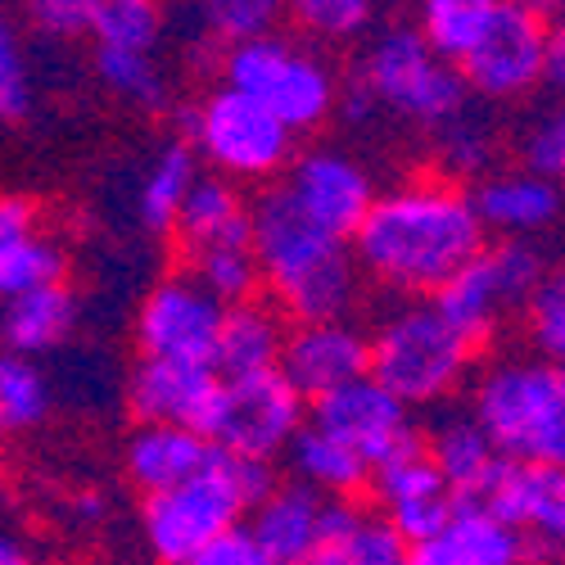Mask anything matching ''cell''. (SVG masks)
<instances>
[{
  "label": "cell",
  "instance_id": "cell-1",
  "mask_svg": "<svg viewBox=\"0 0 565 565\" xmlns=\"http://www.w3.org/2000/svg\"><path fill=\"white\" fill-rule=\"evenodd\" d=\"M484 231L476 195L452 177H416L375 200L353 235V254L375 286L407 299H435L484 249Z\"/></svg>",
  "mask_w": 565,
  "mask_h": 565
},
{
  "label": "cell",
  "instance_id": "cell-2",
  "mask_svg": "<svg viewBox=\"0 0 565 565\" xmlns=\"http://www.w3.org/2000/svg\"><path fill=\"white\" fill-rule=\"evenodd\" d=\"M254 254L267 295L295 326L335 321L358 299L353 241L312 222L286 185H267L254 200Z\"/></svg>",
  "mask_w": 565,
  "mask_h": 565
},
{
  "label": "cell",
  "instance_id": "cell-3",
  "mask_svg": "<svg viewBox=\"0 0 565 565\" xmlns=\"http://www.w3.org/2000/svg\"><path fill=\"white\" fill-rule=\"evenodd\" d=\"M271 489H276L271 461L235 457L217 448L204 476L146 498V507H140V534H146L159 565H191L204 547H213L231 530L249 525L254 507Z\"/></svg>",
  "mask_w": 565,
  "mask_h": 565
},
{
  "label": "cell",
  "instance_id": "cell-4",
  "mask_svg": "<svg viewBox=\"0 0 565 565\" xmlns=\"http://www.w3.org/2000/svg\"><path fill=\"white\" fill-rule=\"evenodd\" d=\"M470 412L515 461L565 466V371L547 358H498L476 375Z\"/></svg>",
  "mask_w": 565,
  "mask_h": 565
},
{
  "label": "cell",
  "instance_id": "cell-5",
  "mask_svg": "<svg viewBox=\"0 0 565 565\" xmlns=\"http://www.w3.org/2000/svg\"><path fill=\"white\" fill-rule=\"evenodd\" d=\"M470 344L435 303H407L375 321L371 375L407 407H435L461 390L470 375Z\"/></svg>",
  "mask_w": 565,
  "mask_h": 565
},
{
  "label": "cell",
  "instance_id": "cell-6",
  "mask_svg": "<svg viewBox=\"0 0 565 565\" xmlns=\"http://www.w3.org/2000/svg\"><path fill=\"white\" fill-rule=\"evenodd\" d=\"M222 82L271 109L295 136L321 127L344 96V82L335 77L331 60L286 32H267L222 51Z\"/></svg>",
  "mask_w": 565,
  "mask_h": 565
},
{
  "label": "cell",
  "instance_id": "cell-7",
  "mask_svg": "<svg viewBox=\"0 0 565 565\" xmlns=\"http://www.w3.org/2000/svg\"><path fill=\"white\" fill-rule=\"evenodd\" d=\"M185 140L200 154V163L213 177H226L235 185L271 181L295 168V131L280 122L271 109L249 100L235 86H213L181 114Z\"/></svg>",
  "mask_w": 565,
  "mask_h": 565
},
{
  "label": "cell",
  "instance_id": "cell-8",
  "mask_svg": "<svg viewBox=\"0 0 565 565\" xmlns=\"http://www.w3.org/2000/svg\"><path fill=\"white\" fill-rule=\"evenodd\" d=\"M358 77L375 90L381 109L416 122V127H448L466 114L470 86L452 60H444L416 28H385L366 45Z\"/></svg>",
  "mask_w": 565,
  "mask_h": 565
},
{
  "label": "cell",
  "instance_id": "cell-9",
  "mask_svg": "<svg viewBox=\"0 0 565 565\" xmlns=\"http://www.w3.org/2000/svg\"><path fill=\"white\" fill-rule=\"evenodd\" d=\"M547 271L552 267L543 263V254L530 241H498L470 258L430 303L470 344L484 349L515 308H530V299L543 286Z\"/></svg>",
  "mask_w": 565,
  "mask_h": 565
},
{
  "label": "cell",
  "instance_id": "cell-10",
  "mask_svg": "<svg viewBox=\"0 0 565 565\" xmlns=\"http://www.w3.org/2000/svg\"><path fill=\"white\" fill-rule=\"evenodd\" d=\"M308 416H312V403L290 385L286 371L231 375V381L222 375V394L204 435L235 457L271 461L295 448Z\"/></svg>",
  "mask_w": 565,
  "mask_h": 565
},
{
  "label": "cell",
  "instance_id": "cell-11",
  "mask_svg": "<svg viewBox=\"0 0 565 565\" xmlns=\"http://www.w3.org/2000/svg\"><path fill=\"white\" fill-rule=\"evenodd\" d=\"M226 326V303L200 286L195 271H168L146 290L131 321V340L140 358L168 362H209L217 366V340Z\"/></svg>",
  "mask_w": 565,
  "mask_h": 565
},
{
  "label": "cell",
  "instance_id": "cell-12",
  "mask_svg": "<svg viewBox=\"0 0 565 565\" xmlns=\"http://www.w3.org/2000/svg\"><path fill=\"white\" fill-rule=\"evenodd\" d=\"M308 420L344 439L349 448H358L371 466H385L412 448H426V435L416 430L412 407L398 394H390L375 375H362V381L317 398Z\"/></svg>",
  "mask_w": 565,
  "mask_h": 565
},
{
  "label": "cell",
  "instance_id": "cell-13",
  "mask_svg": "<svg viewBox=\"0 0 565 565\" xmlns=\"http://www.w3.org/2000/svg\"><path fill=\"white\" fill-rule=\"evenodd\" d=\"M547 60H552V23L515 6H502L484 41L461 60V77L484 100H521L539 82H547Z\"/></svg>",
  "mask_w": 565,
  "mask_h": 565
},
{
  "label": "cell",
  "instance_id": "cell-14",
  "mask_svg": "<svg viewBox=\"0 0 565 565\" xmlns=\"http://www.w3.org/2000/svg\"><path fill=\"white\" fill-rule=\"evenodd\" d=\"M371 498H375L381 521H390L412 547L444 539L457 507H461V498L452 493V484L444 480V470L435 466V457L426 448H412L385 466H375Z\"/></svg>",
  "mask_w": 565,
  "mask_h": 565
},
{
  "label": "cell",
  "instance_id": "cell-15",
  "mask_svg": "<svg viewBox=\"0 0 565 565\" xmlns=\"http://www.w3.org/2000/svg\"><path fill=\"white\" fill-rule=\"evenodd\" d=\"M127 412L136 426H191L204 430L222 394V371L209 362L140 358L127 371Z\"/></svg>",
  "mask_w": 565,
  "mask_h": 565
},
{
  "label": "cell",
  "instance_id": "cell-16",
  "mask_svg": "<svg viewBox=\"0 0 565 565\" xmlns=\"http://www.w3.org/2000/svg\"><path fill=\"white\" fill-rule=\"evenodd\" d=\"M280 185H286V191L299 200V209L312 222H321L326 231L344 235V241H353V235L362 231V222L371 217L375 200H381V191L371 185L366 168L353 154L331 150V146L303 150Z\"/></svg>",
  "mask_w": 565,
  "mask_h": 565
},
{
  "label": "cell",
  "instance_id": "cell-17",
  "mask_svg": "<svg viewBox=\"0 0 565 565\" xmlns=\"http://www.w3.org/2000/svg\"><path fill=\"white\" fill-rule=\"evenodd\" d=\"M280 371L290 375V385L317 403L326 394H335L362 375H371V331L353 326L349 317L335 321H303L286 340V358Z\"/></svg>",
  "mask_w": 565,
  "mask_h": 565
},
{
  "label": "cell",
  "instance_id": "cell-18",
  "mask_svg": "<svg viewBox=\"0 0 565 565\" xmlns=\"http://www.w3.org/2000/svg\"><path fill=\"white\" fill-rule=\"evenodd\" d=\"M326 502L317 489L290 480L276 484L249 515V534L271 565H312L326 543Z\"/></svg>",
  "mask_w": 565,
  "mask_h": 565
},
{
  "label": "cell",
  "instance_id": "cell-19",
  "mask_svg": "<svg viewBox=\"0 0 565 565\" xmlns=\"http://www.w3.org/2000/svg\"><path fill=\"white\" fill-rule=\"evenodd\" d=\"M213 457L217 444L191 426H136L122 444V470L146 498L204 476Z\"/></svg>",
  "mask_w": 565,
  "mask_h": 565
},
{
  "label": "cell",
  "instance_id": "cell-20",
  "mask_svg": "<svg viewBox=\"0 0 565 565\" xmlns=\"http://www.w3.org/2000/svg\"><path fill=\"white\" fill-rule=\"evenodd\" d=\"M426 452L444 470V480L461 502H480L493 480L502 476L507 452L493 444V435L476 420V412H448L426 430Z\"/></svg>",
  "mask_w": 565,
  "mask_h": 565
},
{
  "label": "cell",
  "instance_id": "cell-21",
  "mask_svg": "<svg viewBox=\"0 0 565 565\" xmlns=\"http://www.w3.org/2000/svg\"><path fill=\"white\" fill-rule=\"evenodd\" d=\"M177 245L185 258L226 245H254V200H245L235 181L204 172L177 222Z\"/></svg>",
  "mask_w": 565,
  "mask_h": 565
},
{
  "label": "cell",
  "instance_id": "cell-22",
  "mask_svg": "<svg viewBox=\"0 0 565 565\" xmlns=\"http://www.w3.org/2000/svg\"><path fill=\"white\" fill-rule=\"evenodd\" d=\"M476 209L489 231H498L502 241H525V235L543 231L561 213V185L521 168V172H489L476 191Z\"/></svg>",
  "mask_w": 565,
  "mask_h": 565
},
{
  "label": "cell",
  "instance_id": "cell-23",
  "mask_svg": "<svg viewBox=\"0 0 565 565\" xmlns=\"http://www.w3.org/2000/svg\"><path fill=\"white\" fill-rule=\"evenodd\" d=\"M82 321V299L73 295V286H51V290H32L19 299H6V312H0V335H6V353L19 358H45L64 349L77 335Z\"/></svg>",
  "mask_w": 565,
  "mask_h": 565
},
{
  "label": "cell",
  "instance_id": "cell-24",
  "mask_svg": "<svg viewBox=\"0 0 565 565\" xmlns=\"http://www.w3.org/2000/svg\"><path fill=\"white\" fill-rule=\"evenodd\" d=\"M286 312L276 303H241L226 308V326L217 340V371L226 375H263V371H280L286 358Z\"/></svg>",
  "mask_w": 565,
  "mask_h": 565
},
{
  "label": "cell",
  "instance_id": "cell-25",
  "mask_svg": "<svg viewBox=\"0 0 565 565\" xmlns=\"http://www.w3.org/2000/svg\"><path fill=\"white\" fill-rule=\"evenodd\" d=\"M200 154L191 150V140H163L154 150L146 177L136 191V217L150 235H177V222L185 213V200L200 185Z\"/></svg>",
  "mask_w": 565,
  "mask_h": 565
},
{
  "label": "cell",
  "instance_id": "cell-26",
  "mask_svg": "<svg viewBox=\"0 0 565 565\" xmlns=\"http://www.w3.org/2000/svg\"><path fill=\"white\" fill-rule=\"evenodd\" d=\"M286 461L295 470V480L317 489L321 498H358L362 489H371V476H375V466L358 448H349L331 430L312 426V420L295 439V448L286 452Z\"/></svg>",
  "mask_w": 565,
  "mask_h": 565
},
{
  "label": "cell",
  "instance_id": "cell-27",
  "mask_svg": "<svg viewBox=\"0 0 565 565\" xmlns=\"http://www.w3.org/2000/svg\"><path fill=\"white\" fill-rule=\"evenodd\" d=\"M444 543L461 565H525L534 552V539L484 502H461Z\"/></svg>",
  "mask_w": 565,
  "mask_h": 565
},
{
  "label": "cell",
  "instance_id": "cell-28",
  "mask_svg": "<svg viewBox=\"0 0 565 565\" xmlns=\"http://www.w3.org/2000/svg\"><path fill=\"white\" fill-rule=\"evenodd\" d=\"M507 0H416V32L426 36L444 60L461 68V60L484 41Z\"/></svg>",
  "mask_w": 565,
  "mask_h": 565
},
{
  "label": "cell",
  "instance_id": "cell-29",
  "mask_svg": "<svg viewBox=\"0 0 565 565\" xmlns=\"http://www.w3.org/2000/svg\"><path fill=\"white\" fill-rule=\"evenodd\" d=\"M96 82L114 100L131 109H163L168 105V77L154 51H122V45H96Z\"/></svg>",
  "mask_w": 565,
  "mask_h": 565
},
{
  "label": "cell",
  "instance_id": "cell-30",
  "mask_svg": "<svg viewBox=\"0 0 565 565\" xmlns=\"http://www.w3.org/2000/svg\"><path fill=\"white\" fill-rule=\"evenodd\" d=\"M86 36L96 45L154 51L163 36V0H86Z\"/></svg>",
  "mask_w": 565,
  "mask_h": 565
},
{
  "label": "cell",
  "instance_id": "cell-31",
  "mask_svg": "<svg viewBox=\"0 0 565 565\" xmlns=\"http://www.w3.org/2000/svg\"><path fill=\"white\" fill-rule=\"evenodd\" d=\"M51 407H55L51 375L32 358L6 353V362H0V426L10 435H28L51 416Z\"/></svg>",
  "mask_w": 565,
  "mask_h": 565
},
{
  "label": "cell",
  "instance_id": "cell-32",
  "mask_svg": "<svg viewBox=\"0 0 565 565\" xmlns=\"http://www.w3.org/2000/svg\"><path fill=\"white\" fill-rule=\"evenodd\" d=\"M64 271H68L64 249L51 241V235H41V231L28 235V241L0 245V295H6V299L64 286Z\"/></svg>",
  "mask_w": 565,
  "mask_h": 565
},
{
  "label": "cell",
  "instance_id": "cell-33",
  "mask_svg": "<svg viewBox=\"0 0 565 565\" xmlns=\"http://www.w3.org/2000/svg\"><path fill=\"white\" fill-rule=\"evenodd\" d=\"M185 271L200 276V286H209L226 308H241V303H254L263 286V267H258V254L254 245H226V249H209V254H195L185 258Z\"/></svg>",
  "mask_w": 565,
  "mask_h": 565
},
{
  "label": "cell",
  "instance_id": "cell-34",
  "mask_svg": "<svg viewBox=\"0 0 565 565\" xmlns=\"http://www.w3.org/2000/svg\"><path fill=\"white\" fill-rule=\"evenodd\" d=\"M280 14H286V0H195L200 28L222 45V51L276 32Z\"/></svg>",
  "mask_w": 565,
  "mask_h": 565
},
{
  "label": "cell",
  "instance_id": "cell-35",
  "mask_svg": "<svg viewBox=\"0 0 565 565\" xmlns=\"http://www.w3.org/2000/svg\"><path fill=\"white\" fill-rule=\"evenodd\" d=\"M312 565H412V543L381 515H366L353 534L326 543Z\"/></svg>",
  "mask_w": 565,
  "mask_h": 565
},
{
  "label": "cell",
  "instance_id": "cell-36",
  "mask_svg": "<svg viewBox=\"0 0 565 565\" xmlns=\"http://www.w3.org/2000/svg\"><path fill=\"white\" fill-rule=\"evenodd\" d=\"M286 14L317 41H353L371 28L375 0H286Z\"/></svg>",
  "mask_w": 565,
  "mask_h": 565
},
{
  "label": "cell",
  "instance_id": "cell-37",
  "mask_svg": "<svg viewBox=\"0 0 565 565\" xmlns=\"http://www.w3.org/2000/svg\"><path fill=\"white\" fill-rule=\"evenodd\" d=\"M439 159H444V172L457 181V177H489V163H493V136L489 127L476 118V114H457L448 127H439Z\"/></svg>",
  "mask_w": 565,
  "mask_h": 565
},
{
  "label": "cell",
  "instance_id": "cell-38",
  "mask_svg": "<svg viewBox=\"0 0 565 565\" xmlns=\"http://www.w3.org/2000/svg\"><path fill=\"white\" fill-rule=\"evenodd\" d=\"M530 340L547 362L565 358V267H552L525 308Z\"/></svg>",
  "mask_w": 565,
  "mask_h": 565
},
{
  "label": "cell",
  "instance_id": "cell-39",
  "mask_svg": "<svg viewBox=\"0 0 565 565\" xmlns=\"http://www.w3.org/2000/svg\"><path fill=\"white\" fill-rule=\"evenodd\" d=\"M32 68H28V51L19 45V32L6 23L0 32V118L6 122H23L32 114Z\"/></svg>",
  "mask_w": 565,
  "mask_h": 565
},
{
  "label": "cell",
  "instance_id": "cell-40",
  "mask_svg": "<svg viewBox=\"0 0 565 565\" xmlns=\"http://www.w3.org/2000/svg\"><path fill=\"white\" fill-rule=\"evenodd\" d=\"M521 159L530 172L547 177V181H565V105H556L552 114H543L530 136H525V146H521Z\"/></svg>",
  "mask_w": 565,
  "mask_h": 565
},
{
  "label": "cell",
  "instance_id": "cell-41",
  "mask_svg": "<svg viewBox=\"0 0 565 565\" xmlns=\"http://www.w3.org/2000/svg\"><path fill=\"white\" fill-rule=\"evenodd\" d=\"M19 6L28 28L51 41H68L86 32V0H19Z\"/></svg>",
  "mask_w": 565,
  "mask_h": 565
},
{
  "label": "cell",
  "instance_id": "cell-42",
  "mask_svg": "<svg viewBox=\"0 0 565 565\" xmlns=\"http://www.w3.org/2000/svg\"><path fill=\"white\" fill-rule=\"evenodd\" d=\"M191 565H271L267 552L254 543V534L241 525V530H231L226 539H217L213 547H204Z\"/></svg>",
  "mask_w": 565,
  "mask_h": 565
},
{
  "label": "cell",
  "instance_id": "cell-43",
  "mask_svg": "<svg viewBox=\"0 0 565 565\" xmlns=\"http://www.w3.org/2000/svg\"><path fill=\"white\" fill-rule=\"evenodd\" d=\"M41 222H36V204L28 195H6L0 200V245H14V241H28L36 235Z\"/></svg>",
  "mask_w": 565,
  "mask_h": 565
},
{
  "label": "cell",
  "instance_id": "cell-44",
  "mask_svg": "<svg viewBox=\"0 0 565 565\" xmlns=\"http://www.w3.org/2000/svg\"><path fill=\"white\" fill-rule=\"evenodd\" d=\"M340 114L349 122H371L375 114H381V100H375V90L362 77H349L344 82V96H340Z\"/></svg>",
  "mask_w": 565,
  "mask_h": 565
},
{
  "label": "cell",
  "instance_id": "cell-45",
  "mask_svg": "<svg viewBox=\"0 0 565 565\" xmlns=\"http://www.w3.org/2000/svg\"><path fill=\"white\" fill-rule=\"evenodd\" d=\"M547 82L565 90V19L552 23V60H547Z\"/></svg>",
  "mask_w": 565,
  "mask_h": 565
},
{
  "label": "cell",
  "instance_id": "cell-46",
  "mask_svg": "<svg viewBox=\"0 0 565 565\" xmlns=\"http://www.w3.org/2000/svg\"><path fill=\"white\" fill-rule=\"evenodd\" d=\"M507 6L525 10V14L543 19V23H561V19H565V0H507Z\"/></svg>",
  "mask_w": 565,
  "mask_h": 565
},
{
  "label": "cell",
  "instance_id": "cell-47",
  "mask_svg": "<svg viewBox=\"0 0 565 565\" xmlns=\"http://www.w3.org/2000/svg\"><path fill=\"white\" fill-rule=\"evenodd\" d=\"M0 565H41V561H36V552L28 547V539L6 534V543H0Z\"/></svg>",
  "mask_w": 565,
  "mask_h": 565
},
{
  "label": "cell",
  "instance_id": "cell-48",
  "mask_svg": "<svg viewBox=\"0 0 565 565\" xmlns=\"http://www.w3.org/2000/svg\"><path fill=\"white\" fill-rule=\"evenodd\" d=\"M412 565H461V561L452 556V547L444 539H435L426 547H412Z\"/></svg>",
  "mask_w": 565,
  "mask_h": 565
},
{
  "label": "cell",
  "instance_id": "cell-49",
  "mask_svg": "<svg viewBox=\"0 0 565 565\" xmlns=\"http://www.w3.org/2000/svg\"><path fill=\"white\" fill-rule=\"evenodd\" d=\"M73 515H77V525H96L100 515H105V498H100V493H82V498H73Z\"/></svg>",
  "mask_w": 565,
  "mask_h": 565
},
{
  "label": "cell",
  "instance_id": "cell-50",
  "mask_svg": "<svg viewBox=\"0 0 565 565\" xmlns=\"http://www.w3.org/2000/svg\"><path fill=\"white\" fill-rule=\"evenodd\" d=\"M547 547H565V515L556 521V530H552V539H547Z\"/></svg>",
  "mask_w": 565,
  "mask_h": 565
}]
</instances>
